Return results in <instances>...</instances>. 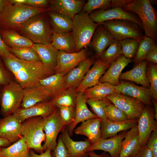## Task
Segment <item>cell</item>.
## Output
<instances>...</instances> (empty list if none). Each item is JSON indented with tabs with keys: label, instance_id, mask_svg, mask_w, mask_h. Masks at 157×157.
<instances>
[{
	"label": "cell",
	"instance_id": "obj_46",
	"mask_svg": "<svg viewBox=\"0 0 157 157\" xmlns=\"http://www.w3.org/2000/svg\"><path fill=\"white\" fill-rule=\"evenodd\" d=\"M75 108L72 107L57 108L62 120L65 127H68L74 121L75 117Z\"/></svg>",
	"mask_w": 157,
	"mask_h": 157
},
{
	"label": "cell",
	"instance_id": "obj_4",
	"mask_svg": "<svg viewBox=\"0 0 157 157\" xmlns=\"http://www.w3.org/2000/svg\"><path fill=\"white\" fill-rule=\"evenodd\" d=\"M122 8L125 11L136 14L142 22L144 36L156 41L157 15L150 0H133Z\"/></svg>",
	"mask_w": 157,
	"mask_h": 157
},
{
	"label": "cell",
	"instance_id": "obj_39",
	"mask_svg": "<svg viewBox=\"0 0 157 157\" xmlns=\"http://www.w3.org/2000/svg\"><path fill=\"white\" fill-rule=\"evenodd\" d=\"M155 42L153 39L145 36L140 40L137 52L132 60L134 66L145 60Z\"/></svg>",
	"mask_w": 157,
	"mask_h": 157
},
{
	"label": "cell",
	"instance_id": "obj_52",
	"mask_svg": "<svg viewBox=\"0 0 157 157\" xmlns=\"http://www.w3.org/2000/svg\"><path fill=\"white\" fill-rule=\"evenodd\" d=\"M136 157H153L151 151L146 145L141 147Z\"/></svg>",
	"mask_w": 157,
	"mask_h": 157
},
{
	"label": "cell",
	"instance_id": "obj_40",
	"mask_svg": "<svg viewBox=\"0 0 157 157\" xmlns=\"http://www.w3.org/2000/svg\"><path fill=\"white\" fill-rule=\"evenodd\" d=\"M86 102L98 118L101 120L106 119V108L111 103L106 97L101 99H88Z\"/></svg>",
	"mask_w": 157,
	"mask_h": 157
},
{
	"label": "cell",
	"instance_id": "obj_23",
	"mask_svg": "<svg viewBox=\"0 0 157 157\" xmlns=\"http://www.w3.org/2000/svg\"><path fill=\"white\" fill-rule=\"evenodd\" d=\"M127 131L122 132L118 135L110 138L101 139L96 143L91 145L88 149V151L94 150H101L109 153L110 157H118L122 142Z\"/></svg>",
	"mask_w": 157,
	"mask_h": 157
},
{
	"label": "cell",
	"instance_id": "obj_15",
	"mask_svg": "<svg viewBox=\"0 0 157 157\" xmlns=\"http://www.w3.org/2000/svg\"><path fill=\"white\" fill-rule=\"evenodd\" d=\"M93 64L80 84L75 90L76 93L83 92L86 89L99 83L100 79L108 69L111 63L104 61L100 58H98Z\"/></svg>",
	"mask_w": 157,
	"mask_h": 157
},
{
	"label": "cell",
	"instance_id": "obj_45",
	"mask_svg": "<svg viewBox=\"0 0 157 157\" xmlns=\"http://www.w3.org/2000/svg\"><path fill=\"white\" fill-rule=\"evenodd\" d=\"M106 119L112 121H122L127 119L124 113L112 103L106 110Z\"/></svg>",
	"mask_w": 157,
	"mask_h": 157
},
{
	"label": "cell",
	"instance_id": "obj_55",
	"mask_svg": "<svg viewBox=\"0 0 157 157\" xmlns=\"http://www.w3.org/2000/svg\"><path fill=\"white\" fill-rule=\"evenodd\" d=\"M88 155L90 157H110V156L105 152L99 155L95 154L93 151H90L88 152Z\"/></svg>",
	"mask_w": 157,
	"mask_h": 157
},
{
	"label": "cell",
	"instance_id": "obj_20",
	"mask_svg": "<svg viewBox=\"0 0 157 157\" xmlns=\"http://www.w3.org/2000/svg\"><path fill=\"white\" fill-rule=\"evenodd\" d=\"M24 97L21 105L22 108H26L38 103L50 100L52 99L51 93L38 84L24 89Z\"/></svg>",
	"mask_w": 157,
	"mask_h": 157
},
{
	"label": "cell",
	"instance_id": "obj_13",
	"mask_svg": "<svg viewBox=\"0 0 157 157\" xmlns=\"http://www.w3.org/2000/svg\"><path fill=\"white\" fill-rule=\"evenodd\" d=\"M87 47L73 53L58 50L55 73L65 75L87 58Z\"/></svg>",
	"mask_w": 157,
	"mask_h": 157
},
{
	"label": "cell",
	"instance_id": "obj_9",
	"mask_svg": "<svg viewBox=\"0 0 157 157\" xmlns=\"http://www.w3.org/2000/svg\"><path fill=\"white\" fill-rule=\"evenodd\" d=\"M65 127L57 108L49 115L44 117L43 129L45 140L44 144L42 145L43 152L51 151L54 150L57 144L56 140L58 133L62 132Z\"/></svg>",
	"mask_w": 157,
	"mask_h": 157
},
{
	"label": "cell",
	"instance_id": "obj_24",
	"mask_svg": "<svg viewBox=\"0 0 157 157\" xmlns=\"http://www.w3.org/2000/svg\"><path fill=\"white\" fill-rule=\"evenodd\" d=\"M101 121L98 117L87 120L82 122L74 132L77 135L86 136L92 144H95L101 139Z\"/></svg>",
	"mask_w": 157,
	"mask_h": 157
},
{
	"label": "cell",
	"instance_id": "obj_36",
	"mask_svg": "<svg viewBox=\"0 0 157 157\" xmlns=\"http://www.w3.org/2000/svg\"><path fill=\"white\" fill-rule=\"evenodd\" d=\"M115 92V86L106 83H99L85 90L83 94L87 99L106 97Z\"/></svg>",
	"mask_w": 157,
	"mask_h": 157
},
{
	"label": "cell",
	"instance_id": "obj_16",
	"mask_svg": "<svg viewBox=\"0 0 157 157\" xmlns=\"http://www.w3.org/2000/svg\"><path fill=\"white\" fill-rule=\"evenodd\" d=\"M57 108L51 101L38 103L26 108H19L13 114L21 123L31 117H46L51 114Z\"/></svg>",
	"mask_w": 157,
	"mask_h": 157
},
{
	"label": "cell",
	"instance_id": "obj_33",
	"mask_svg": "<svg viewBox=\"0 0 157 157\" xmlns=\"http://www.w3.org/2000/svg\"><path fill=\"white\" fill-rule=\"evenodd\" d=\"M132 1V0H88L85 3L81 12L89 14L97 10L122 7Z\"/></svg>",
	"mask_w": 157,
	"mask_h": 157
},
{
	"label": "cell",
	"instance_id": "obj_48",
	"mask_svg": "<svg viewBox=\"0 0 157 157\" xmlns=\"http://www.w3.org/2000/svg\"><path fill=\"white\" fill-rule=\"evenodd\" d=\"M151 151L153 157H157V131L152 132L146 144Z\"/></svg>",
	"mask_w": 157,
	"mask_h": 157
},
{
	"label": "cell",
	"instance_id": "obj_27",
	"mask_svg": "<svg viewBox=\"0 0 157 157\" xmlns=\"http://www.w3.org/2000/svg\"><path fill=\"white\" fill-rule=\"evenodd\" d=\"M113 39L112 34L102 24L99 25L94 33L90 44L97 57L100 58Z\"/></svg>",
	"mask_w": 157,
	"mask_h": 157
},
{
	"label": "cell",
	"instance_id": "obj_38",
	"mask_svg": "<svg viewBox=\"0 0 157 157\" xmlns=\"http://www.w3.org/2000/svg\"><path fill=\"white\" fill-rule=\"evenodd\" d=\"M73 89H66L52 98L51 101L56 107H75L76 93Z\"/></svg>",
	"mask_w": 157,
	"mask_h": 157
},
{
	"label": "cell",
	"instance_id": "obj_12",
	"mask_svg": "<svg viewBox=\"0 0 157 157\" xmlns=\"http://www.w3.org/2000/svg\"><path fill=\"white\" fill-rule=\"evenodd\" d=\"M154 111L151 106L146 105L138 119L137 125L140 147L146 145L152 132L157 131V122L154 118Z\"/></svg>",
	"mask_w": 157,
	"mask_h": 157
},
{
	"label": "cell",
	"instance_id": "obj_19",
	"mask_svg": "<svg viewBox=\"0 0 157 157\" xmlns=\"http://www.w3.org/2000/svg\"><path fill=\"white\" fill-rule=\"evenodd\" d=\"M21 123L12 115L0 119V137L11 143L17 142L22 136Z\"/></svg>",
	"mask_w": 157,
	"mask_h": 157
},
{
	"label": "cell",
	"instance_id": "obj_56",
	"mask_svg": "<svg viewBox=\"0 0 157 157\" xmlns=\"http://www.w3.org/2000/svg\"><path fill=\"white\" fill-rule=\"evenodd\" d=\"M11 143L8 140L0 137V147H6L11 145Z\"/></svg>",
	"mask_w": 157,
	"mask_h": 157
},
{
	"label": "cell",
	"instance_id": "obj_43",
	"mask_svg": "<svg viewBox=\"0 0 157 157\" xmlns=\"http://www.w3.org/2000/svg\"><path fill=\"white\" fill-rule=\"evenodd\" d=\"M146 75L150 84L149 90L152 99L157 100V65L148 62Z\"/></svg>",
	"mask_w": 157,
	"mask_h": 157
},
{
	"label": "cell",
	"instance_id": "obj_34",
	"mask_svg": "<svg viewBox=\"0 0 157 157\" xmlns=\"http://www.w3.org/2000/svg\"><path fill=\"white\" fill-rule=\"evenodd\" d=\"M64 75L61 73H55L41 80L39 83L49 92L52 99L66 89Z\"/></svg>",
	"mask_w": 157,
	"mask_h": 157
},
{
	"label": "cell",
	"instance_id": "obj_25",
	"mask_svg": "<svg viewBox=\"0 0 157 157\" xmlns=\"http://www.w3.org/2000/svg\"><path fill=\"white\" fill-rule=\"evenodd\" d=\"M132 60L127 58L123 55L112 62L106 72L99 80V83H108L115 86L120 83L119 78L121 72Z\"/></svg>",
	"mask_w": 157,
	"mask_h": 157
},
{
	"label": "cell",
	"instance_id": "obj_14",
	"mask_svg": "<svg viewBox=\"0 0 157 157\" xmlns=\"http://www.w3.org/2000/svg\"><path fill=\"white\" fill-rule=\"evenodd\" d=\"M115 92L134 98L145 105L152 106L153 104L149 89L139 86L130 82L120 81L119 83L115 86Z\"/></svg>",
	"mask_w": 157,
	"mask_h": 157
},
{
	"label": "cell",
	"instance_id": "obj_2",
	"mask_svg": "<svg viewBox=\"0 0 157 157\" xmlns=\"http://www.w3.org/2000/svg\"><path fill=\"white\" fill-rule=\"evenodd\" d=\"M48 11V8H35L24 4L8 3L0 15V28L17 31L32 17Z\"/></svg>",
	"mask_w": 157,
	"mask_h": 157
},
{
	"label": "cell",
	"instance_id": "obj_47",
	"mask_svg": "<svg viewBox=\"0 0 157 157\" xmlns=\"http://www.w3.org/2000/svg\"><path fill=\"white\" fill-rule=\"evenodd\" d=\"M51 157H70L61 138V135L58 139L57 144L51 152Z\"/></svg>",
	"mask_w": 157,
	"mask_h": 157
},
{
	"label": "cell",
	"instance_id": "obj_30",
	"mask_svg": "<svg viewBox=\"0 0 157 157\" xmlns=\"http://www.w3.org/2000/svg\"><path fill=\"white\" fill-rule=\"evenodd\" d=\"M38 54L41 61L55 71L58 50L51 44H33L32 47Z\"/></svg>",
	"mask_w": 157,
	"mask_h": 157
},
{
	"label": "cell",
	"instance_id": "obj_44",
	"mask_svg": "<svg viewBox=\"0 0 157 157\" xmlns=\"http://www.w3.org/2000/svg\"><path fill=\"white\" fill-rule=\"evenodd\" d=\"M140 40L128 38L119 41L123 55L127 58H133Z\"/></svg>",
	"mask_w": 157,
	"mask_h": 157
},
{
	"label": "cell",
	"instance_id": "obj_59",
	"mask_svg": "<svg viewBox=\"0 0 157 157\" xmlns=\"http://www.w3.org/2000/svg\"><path fill=\"white\" fill-rule=\"evenodd\" d=\"M3 147H0V157H2V149Z\"/></svg>",
	"mask_w": 157,
	"mask_h": 157
},
{
	"label": "cell",
	"instance_id": "obj_5",
	"mask_svg": "<svg viewBox=\"0 0 157 157\" xmlns=\"http://www.w3.org/2000/svg\"><path fill=\"white\" fill-rule=\"evenodd\" d=\"M99 24L93 22L89 14L81 12L72 20V35L75 44V52H78L90 45L95 30Z\"/></svg>",
	"mask_w": 157,
	"mask_h": 157
},
{
	"label": "cell",
	"instance_id": "obj_50",
	"mask_svg": "<svg viewBox=\"0 0 157 157\" xmlns=\"http://www.w3.org/2000/svg\"><path fill=\"white\" fill-rule=\"evenodd\" d=\"M11 81L10 76L3 67L0 58V85H4Z\"/></svg>",
	"mask_w": 157,
	"mask_h": 157
},
{
	"label": "cell",
	"instance_id": "obj_8",
	"mask_svg": "<svg viewBox=\"0 0 157 157\" xmlns=\"http://www.w3.org/2000/svg\"><path fill=\"white\" fill-rule=\"evenodd\" d=\"M101 24L110 33L114 39L119 41L128 38L140 40L144 36L143 30L132 22L115 19Z\"/></svg>",
	"mask_w": 157,
	"mask_h": 157
},
{
	"label": "cell",
	"instance_id": "obj_60",
	"mask_svg": "<svg viewBox=\"0 0 157 157\" xmlns=\"http://www.w3.org/2000/svg\"><path fill=\"white\" fill-rule=\"evenodd\" d=\"M133 157H136V156H133Z\"/></svg>",
	"mask_w": 157,
	"mask_h": 157
},
{
	"label": "cell",
	"instance_id": "obj_37",
	"mask_svg": "<svg viewBox=\"0 0 157 157\" xmlns=\"http://www.w3.org/2000/svg\"><path fill=\"white\" fill-rule=\"evenodd\" d=\"M29 149L24 137L20 138L12 145L2 149V157H29Z\"/></svg>",
	"mask_w": 157,
	"mask_h": 157
},
{
	"label": "cell",
	"instance_id": "obj_6",
	"mask_svg": "<svg viewBox=\"0 0 157 157\" xmlns=\"http://www.w3.org/2000/svg\"><path fill=\"white\" fill-rule=\"evenodd\" d=\"M44 118L41 116L31 117L21 123L22 135L24 137L28 148L40 154L43 152L42 143L45 140L43 129Z\"/></svg>",
	"mask_w": 157,
	"mask_h": 157
},
{
	"label": "cell",
	"instance_id": "obj_22",
	"mask_svg": "<svg viewBox=\"0 0 157 157\" xmlns=\"http://www.w3.org/2000/svg\"><path fill=\"white\" fill-rule=\"evenodd\" d=\"M87 99L83 92L76 93L75 106V117L73 122L67 128L68 133L71 136L74 129L79 123L89 119L97 117L88 108Z\"/></svg>",
	"mask_w": 157,
	"mask_h": 157
},
{
	"label": "cell",
	"instance_id": "obj_29",
	"mask_svg": "<svg viewBox=\"0 0 157 157\" xmlns=\"http://www.w3.org/2000/svg\"><path fill=\"white\" fill-rule=\"evenodd\" d=\"M147 63L146 60H144L134 66L131 70L122 73L119 77V81H130L149 88L150 84L146 75Z\"/></svg>",
	"mask_w": 157,
	"mask_h": 157
},
{
	"label": "cell",
	"instance_id": "obj_1",
	"mask_svg": "<svg viewBox=\"0 0 157 157\" xmlns=\"http://www.w3.org/2000/svg\"><path fill=\"white\" fill-rule=\"evenodd\" d=\"M1 57L6 67L23 89L37 85L41 80L55 73L41 61L22 60L9 52Z\"/></svg>",
	"mask_w": 157,
	"mask_h": 157
},
{
	"label": "cell",
	"instance_id": "obj_3",
	"mask_svg": "<svg viewBox=\"0 0 157 157\" xmlns=\"http://www.w3.org/2000/svg\"><path fill=\"white\" fill-rule=\"evenodd\" d=\"M47 12L32 17L22 25L17 32L34 44H51L53 32Z\"/></svg>",
	"mask_w": 157,
	"mask_h": 157
},
{
	"label": "cell",
	"instance_id": "obj_49",
	"mask_svg": "<svg viewBox=\"0 0 157 157\" xmlns=\"http://www.w3.org/2000/svg\"><path fill=\"white\" fill-rule=\"evenodd\" d=\"M49 2L47 0H24L23 4L35 8H47Z\"/></svg>",
	"mask_w": 157,
	"mask_h": 157
},
{
	"label": "cell",
	"instance_id": "obj_57",
	"mask_svg": "<svg viewBox=\"0 0 157 157\" xmlns=\"http://www.w3.org/2000/svg\"><path fill=\"white\" fill-rule=\"evenodd\" d=\"M8 3V0H0V15L5 6Z\"/></svg>",
	"mask_w": 157,
	"mask_h": 157
},
{
	"label": "cell",
	"instance_id": "obj_41",
	"mask_svg": "<svg viewBox=\"0 0 157 157\" xmlns=\"http://www.w3.org/2000/svg\"><path fill=\"white\" fill-rule=\"evenodd\" d=\"M122 55L121 46L119 41L113 39L100 58L104 61L111 64Z\"/></svg>",
	"mask_w": 157,
	"mask_h": 157
},
{
	"label": "cell",
	"instance_id": "obj_10",
	"mask_svg": "<svg viewBox=\"0 0 157 157\" xmlns=\"http://www.w3.org/2000/svg\"><path fill=\"white\" fill-rule=\"evenodd\" d=\"M106 97L125 115L128 119L138 120L145 105L131 97L115 92Z\"/></svg>",
	"mask_w": 157,
	"mask_h": 157
},
{
	"label": "cell",
	"instance_id": "obj_54",
	"mask_svg": "<svg viewBox=\"0 0 157 157\" xmlns=\"http://www.w3.org/2000/svg\"><path fill=\"white\" fill-rule=\"evenodd\" d=\"M10 49L4 43L0 36V56H3L9 52Z\"/></svg>",
	"mask_w": 157,
	"mask_h": 157
},
{
	"label": "cell",
	"instance_id": "obj_53",
	"mask_svg": "<svg viewBox=\"0 0 157 157\" xmlns=\"http://www.w3.org/2000/svg\"><path fill=\"white\" fill-rule=\"evenodd\" d=\"M51 151H46L41 154H36L32 149H30L29 150V157H51Z\"/></svg>",
	"mask_w": 157,
	"mask_h": 157
},
{
	"label": "cell",
	"instance_id": "obj_51",
	"mask_svg": "<svg viewBox=\"0 0 157 157\" xmlns=\"http://www.w3.org/2000/svg\"><path fill=\"white\" fill-rule=\"evenodd\" d=\"M147 62L157 63V46L155 44L147 56L145 60Z\"/></svg>",
	"mask_w": 157,
	"mask_h": 157
},
{
	"label": "cell",
	"instance_id": "obj_21",
	"mask_svg": "<svg viewBox=\"0 0 157 157\" xmlns=\"http://www.w3.org/2000/svg\"><path fill=\"white\" fill-rule=\"evenodd\" d=\"M138 124V120L127 119L122 121H112L107 119L101 122V139L114 137L120 132L127 131Z\"/></svg>",
	"mask_w": 157,
	"mask_h": 157
},
{
	"label": "cell",
	"instance_id": "obj_28",
	"mask_svg": "<svg viewBox=\"0 0 157 157\" xmlns=\"http://www.w3.org/2000/svg\"><path fill=\"white\" fill-rule=\"evenodd\" d=\"M140 146L137 126L127 131L122 140L118 157H133L136 156Z\"/></svg>",
	"mask_w": 157,
	"mask_h": 157
},
{
	"label": "cell",
	"instance_id": "obj_58",
	"mask_svg": "<svg viewBox=\"0 0 157 157\" xmlns=\"http://www.w3.org/2000/svg\"><path fill=\"white\" fill-rule=\"evenodd\" d=\"M152 102L154 106L155 119L157 120V100L152 99Z\"/></svg>",
	"mask_w": 157,
	"mask_h": 157
},
{
	"label": "cell",
	"instance_id": "obj_31",
	"mask_svg": "<svg viewBox=\"0 0 157 157\" xmlns=\"http://www.w3.org/2000/svg\"><path fill=\"white\" fill-rule=\"evenodd\" d=\"M47 13L53 33H71L72 20L62 14L53 11H48Z\"/></svg>",
	"mask_w": 157,
	"mask_h": 157
},
{
	"label": "cell",
	"instance_id": "obj_11",
	"mask_svg": "<svg viewBox=\"0 0 157 157\" xmlns=\"http://www.w3.org/2000/svg\"><path fill=\"white\" fill-rule=\"evenodd\" d=\"M89 15L93 22L99 24L112 20H124L136 24L143 30L142 22L138 16L134 13L125 10L122 7L97 10Z\"/></svg>",
	"mask_w": 157,
	"mask_h": 157
},
{
	"label": "cell",
	"instance_id": "obj_35",
	"mask_svg": "<svg viewBox=\"0 0 157 157\" xmlns=\"http://www.w3.org/2000/svg\"><path fill=\"white\" fill-rule=\"evenodd\" d=\"M51 44L58 50L69 53L75 52V44L71 33H53Z\"/></svg>",
	"mask_w": 157,
	"mask_h": 157
},
{
	"label": "cell",
	"instance_id": "obj_32",
	"mask_svg": "<svg viewBox=\"0 0 157 157\" xmlns=\"http://www.w3.org/2000/svg\"><path fill=\"white\" fill-rule=\"evenodd\" d=\"M0 36L10 48L32 47L34 44L29 39L15 31L0 28Z\"/></svg>",
	"mask_w": 157,
	"mask_h": 157
},
{
	"label": "cell",
	"instance_id": "obj_7",
	"mask_svg": "<svg viewBox=\"0 0 157 157\" xmlns=\"http://www.w3.org/2000/svg\"><path fill=\"white\" fill-rule=\"evenodd\" d=\"M24 89L17 82L11 81L4 85L0 99L1 113L4 117L12 115L21 106Z\"/></svg>",
	"mask_w": 157,
	"mask_h": 157
},
{
	"label": "cell",
	"instance_id": "obj_18",
	"mask_svg": "<svg viewBox=\"0 0 157 157\" xmlns=\"http://www.w3.org/2000/svg\"><path fill=\"white\" fill-rule=\"evenodd\" d=\"M85 3L83 0H50L48 11L62 14L73 20L76 15L81 12Z\"/></svg>",
	"mask_w": 157,
	"mask_h": 157
},
{
	"label": "cell",
	"instance_id": "obj_42",
	"mask_svg": "<svg viewBox=\"0 0 157 157\" xmlns=\"http://www.w3.org/2000/svg\"><path fill=\"white\" fill-rule=\"evenodd\" d=\"M9 52L18 58L30 61H41L39 57L32 47L10 48Z\"/></svg>",
	"mask_w": 157,
	"mask_h": 157
},
{
	"label": "cell",
	"instance_id": "obj_26",
	"mask_svg": "<svg viewBox=\"0 0 157 157\" xmlns=\"http://www.w3.org/2000/svg\"><path fill=\"white\" fill-rule=\"evenodd\" d=\"M62 132V140L70 157H88V149L92 144L88 139L75 141L71 138L67 129Z\"/></svg>",
	"mask_w": 157,
	"mask_h": 157
},
{
	"label": "cell",
	"instance_id": "obj_17",
	"mask_svg": "<svg viewBox=\"0 0 157 157\" xmlns=\"http://www.w3.org/2000/svg\"><path fill=\"white\" fill-rule=\"evenodd\" d=\"M95 56L87 58L64 76L66 89H75L83 80L95 60Z\"/></svg>",
	"mask_w": 157,
	"mask_h": 157
}]
</instances>
